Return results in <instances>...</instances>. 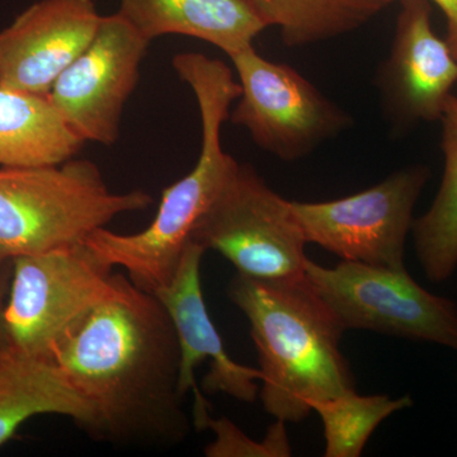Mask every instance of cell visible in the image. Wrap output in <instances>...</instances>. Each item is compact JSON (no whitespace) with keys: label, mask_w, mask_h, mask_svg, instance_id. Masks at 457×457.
<instances>
[{"label":"cell","mask_w":457,"mask_h":457,"mask_svg":"<svg viewBox=\"0 0 457 457\" xmlns=\"http://www.w3.org/2000/svg\"><path fill=\"white\" fill-rule=\"evenodd\" d=\"M51 363L90 409L86 432L117 445L182 444L191 432L179 390L180 352L163 303L129 276L69 328Z\"/></svg>","instance_id":"1"},{"label":"cell","mask_w":457,"mask_h":457,"mask_svg":"<svg viewBox=\"0 0 457 457\" xmlns=\"http://www.w3.org/2000/svg\"><path fill=\"white\" fill-rule=\"evenodd\" d=\"M228 295L251 326L260 396L270 416L300 423L311 416L314 403L354 389L339 347L345 329L305 276L262 279L237 273Z\"/></svg>","instance_id":"2"},{"label":"cell","mask_w":457,"mask_h":457,"mask_svg":"<svg viewBox=\"0 0 457 457\" xmlns=\"http://www.w3.org/2000/svg\"><path fill=\"white\" fill-rule=\"evenodd\" d=\"M171 65L197 99L203 129L197 163L164 189L149 227L135 234L102 228L84 242L107 266L121 267L137 287L152 294L170 284L198 220L237 165L221 144L222 125L240 96L233 71L220 60L198 53L179 54Z\"/></svg>","instance_id":"3"},{"label":"cell","mask_w":457,"mask_h":457,"mask_svg":"<svg viewBox=\"0 0 457 457\" xmlns=\"http://www.w3.org/2000/svg\"><path fill=\"white\" fill-rule=\"evenodd\" d=\"M153 203L140 189L111 192L98 165L87 159L0 168V260L82 245L117 216Z\"/></svg>","instance_id":"4"},{"label":"cell","mask_w":457,"mask_h":457,"mask_svg":"<svg viewBox=\"0 0 457 457\" xmlns=\"http://www.w3.org/2000/svg\"><path fill=\"white\" fill-rule=\"evenodd\" d=\"M192 242L215 251L237 273L262 279L303 278L308 245L291 201L276 194L252 165L237 163L198 220Z\"/></svg>","instance_id":"5"},{"label":"cell","mask_w":457,"mask_h":457,"mask_svg":"<svg viewBox=\"0 0 457 457\" xmlns=\"http://www.w3.org/2000/svg\"><path fill=\"white\" fill-rule=\"evenodd\" d=\"M306 281L343 329L370 330L457 352V305L427 291L407 269L342 261L323 267L306 260Z\"/></svg>","instance_id":"6"},{"label":"cell","mask_w":457,"mask_h":457,"mask_svg":"<svg viewBox=\"0 0 457 457\" xmlns=\"http://www.w3.org/2000/svg\"><path fill=\"white\" fill-rule=\"evenodd\" d=\"M113 270L86 243L14 258L5 306L11 351L49 359L66 330L112 291Z\"/></svg>","instance_id":"7"},{"label":"cell","mask_w":457,"mask_h":457,"mask_svg":"<svg viewBox=\"0 0 457 457\" xmlns=\"http://www.w3.org/2000/svg\"><path fill=\"white\" fill-rule=\"evenodd\" d=\"M228 57L240 84L228 117L267 153L299 161L350 125V117L293 66L270 62L254 46Z\"/></svg>","instance_id":"8"},{"label":"cell","mask_w":457,"mask_h":457,"mask_svg":"<svg viewBox=\"0 0 457 457\" xmlns=\"http://www.w3.org/2000/svg\"><path fill=\"white\" fill-rule=\"evenodd\" d=\"M429 174L425 165H411L352 196L326 203L291 201V207L308 245L342 261L405 270L414 207Z\"/></svg>","instance_id":"9"},{"label":"cell","mask_w":457,"mask_h":457,"mask_svg":"<svg viewBox=\"0 0 457 457\" xmlns=\"http://www.w3.org/2000/svg\"><path fill=\"white\" fill-rule=\"evenodd\" d=\"M150 44L117 12L104 16L88 47L57 78L51 102L84 143H117Z\"/></svg>","instance_id":"10"},{"label":"cell","mask_w":457,"mask_h":457,"mask_svg":"<svg viewBox=\"0 0 457 457\" xmlns=\"http://www.w3.org/2000/svg\"><path fill=\"white\" fill-rule=\"evenodd\" d=\"M204 249L189 242L170 284L154 294L176 330L180 352L179 390L194 394V425L206 429L210 404L206 394H227L254 403L260 395V369L236 362L227 350L204 303L201 263Z\"/></svg>","instance_id":"11"},{"label":"cell","mask_w":457,"mask_h":457,"mask_svg":"<svg viewBox=\"0 0 457 457\" xmlns=\"http://www.w3.org/2000/svg\"><path fill=\"white\" fill-rule=\"evenodd\" d=\"M389 56L378 75L385 116L394 131L441 120L457 83V59L432 26L429 0H398Z\"/></svg>","instance_id":"12"},{"label":"cell","mask_w":457,"mask_h":457,"mask_svg":"<svg viewBox=\"0 0 457 457\" xmlns=\"http://www.w3.org/2000/svg\"><path fill=\"white\" fill-rule=\"evenodd\" d=\"M102 14L95 0H38L0 29V84L49 95L88 47Z\"/></svg>","instance_id":"13"},{"label":"cell","mask_w":457,"mask_h":457,"mask_svg":"<svg viewBox=\"0 0 457 457\" xmlns=\"http://www.w3.org/2000/svg\"><path fill=\"white\" fill-rule=\"evenodd\" d=\"M117 13L150 42L187 36L228 56L253 46L267 29L243 0H120Z\"/></svg>","instance_id":"14"},{"label":"cell","mask_w":457,"mask_h":457,"mask_svg":"<svg viewBox=\"0 0 457 457\" xmlns=\"http://www.w3.org/2000/svg\"><path fill=\"white\" fill-rule=\"evenodd\" d=\"M84 145L49 95L0 84V168L62 164L79 154Z\"/></svg>","instance_id":"15"},{"label":"cell","mask_w":457,"mask_h":457,"mask_svg":"<svg viewBox=\"0 0 457 457\" xmlns=\"http://www.w3.org/2000/svg\"><path fill=\"white\" fill-rule=\"evenodd\" d=\"M71 418L84 431L90 409L47 360L9 351L0 360V446L36 416Z\"/></svg>","instance_id":"16"},{"label":"cell","mask_w":457,"mask_h":457,"mask_svg":"<svg viewBox=\"0 0 457 457\" xmlns=\"http://www.w3.org/2000/svg\"><path fill=\"white\" fill-rule=\"evenodd\" d=\"M255 16L276 27L286 46L302 47L356 31L398 0H243Z\"/></svg>","instance_id":"17"},{"label":"cell","mask_w":457,"mask_h":457,"mask_svg":"<svg viewBox=\"0 0 457 457\" xmlns=\"http://www.w3.org/2000/svg\"><path fill=\"white\" fill-rule=\"evenodd\" d=\"M442 122L445 170L428 212L414 219V248L427 278L446 281L457 270V97L447 102Z\"/></svg>","instance_id":"18"},{"label":"cell","mask_w":457,"mask_h":457,"mask_svg":"<svg viewBox=\"0 0 457 457\" xmlns=\"http://www.w3.org/2000/svg\"><path fill=\"white\" fill-rule=\"evenodd\" d=\"M413 405L411 396L360 395L356 389L312 405L324 427L326 457H359L386 418Z\"/></svg>","instance_id":"19"},{"label":"cell","mask_w":457,"mask_h":457,"mask_svg":"<svg viewBox=\"0 0 457 457\" xmlns=\"http://www.w3.org/2000/svg\"><path fill=\"white\" fill-rule=\"evenodd\" d=\"M206 429H212L216 435L215 441L204 449L206 456L287 457L293 453L286 432V423L282 420H276L267 431L266 438L261 442L251 440L227 418L215 420L210 417Z\"/></svg>","instance_id":"20"},{"label":"cell","mask_w":457,"mask_h":457,"mask_svg":"<svg viewBox=\"0 0 457 457\" xmlns=\"http://www.w3.org/2000/svg\"><path fill=\"white\" fill-rule=\"evenodd\" d=\"M13 261L0 260V360L11 351L7 327H5V306H7L9 287H11Z\"/></svg>","instance_id":"21"},{"label":"cell","mask_w":457,"mask_h":457,"mask_svg":"<svg viewBox=\"0 0 457 457\" xmlns=\"http://www.w3.org/2000/svg\"><path fill=\"white\" fill-rule=\"evenodd\" d=\"M441 9L446 18L447 35L445 40L457 59V0H429Z\"/></svg>","instance_id":"22"}]
</instances>
